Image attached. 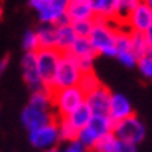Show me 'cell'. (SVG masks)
<instances>
[{"label":"cell","instance_id":"obj_12","mask_svg":"<svg viewBox=\"0 0 152 152\" xmlns=\"http://www.w3.org/2000/svg\"><path fill=\"white\" fill-rule=\"evenodd\" d=\"M110 96H112V92H110L106 86L101 84V86L96 87L95 90L88 92V93L86 95L84 104L87 106V109L90 110V113H92L93 116L107 115Z\"/></svg>","mask_w":152,"mask_h":152},{"label":"cell","instance_id":"obj_18","mask_svg":"<svg viewBox=\"0 0 152 152\" xmlns=\"http://www.w3.org/2000/svg\"><path fill=\"white\" fill-rule=\"evenodd\" d=\"M39 44V50H56V26L40 23L37 30H34Z\"/></svg>","mask_w":152,"mask_h":152},{"label":"cell","instance_id":"obj_20","mask_svg":"<svg viewBox=\"0 0 152 152\" xmlns=\"http://www.w3.org/2000/svg\"><path fill=\"white\" fill-rule=\"evenodd\" d=\"M87 3L90 5L95 17L104 19V20H112L116 0H87Z\"/></svg>","mask_w":152,"mask_h":152},{"label":"cell","instance_id":"obj_30","mask_svg":"<svg viewBox=\"0 0 152 152\" xmlns=\"http://www.w3.org/2000/svg\"><path fill=\"white\" fill-rule=\"evenodd\" d=\"M115 152H138L135 144H129V143H123L118 140V144L115 148Z\"/></svg>","mask_w":152,"mask_h":152},{"label":"cell","instance_id":"obj_14","mask_svg":"<svg viewBox=\"0 0 152 152\" xmlns=\"http://www.w3.org/2000/svg\"><path fill=\"white\" fill-rule=\"evenodd\" d=\"M22 75L23 81L31 88V92L42 88V82H40L39 73H37V64H36V53H25L22 58Z\"/></svg>","mask_w":152,"mask_h":152},{"label":"cell","instance_id":"obj_29","mask_svg":"<svg viewBox=\"0 0 152 152\" xmlns=\"http://www.w3.org/2000/svg\"><path fill=\"white\" fill-rule=\"evenodd\" d=\"M137 67H138L140 73H141L146 79H151V78H152V56H151V54L138 58Z\"/></svg>","mask_w":152,"mask_h":152},{"label":"cell","instance_id":"obj_32","mask_svg":"<svg viewBox=\"0 0 152 152\" xmlns=\"http://www.w3.org/2000/svg\"><path fill=\"white\" fill-rule=\"evenodd\" d=\"M44 152H61L59 148H53V149H48V151H44Z\"/></svg>","mask_w":152,"mask_h":152},{"label":"cell","instance_id":"obj_16","mask_svg":"<svg viewBox=\"0 0 152 152\" xmlns=\"http://www.w3.org/2000/svg\"><path fill=\"white\" fill-rule=\"evenodd\" d=\"M141 0H116L115 5V11H113V17L112 22L118 26H126L129 16L132 14V11L140 5Z\"/></svg>","mask_w":152,"mask_h":152},{"label":"cell","instance_id":"obj_5","mask_svg":"<svg viewBox=\"0 0 152 152\" xmlns=\"http://www.w3.org/2000/svg\"><path fill=\"white\" fill-rule=\"evenodd\" d=\"M81 70L76 59L70 53H61V58L58 62L56 72H54L51 90H59V88H67V87H75L78 86L81 79Z\"/></svg>","mask_w":152,"mask_h":152},{"label":"cell","instance_id":"obj_1","mask_svg":"<svg viewBox=\"0 0 152 152\" xmlns=\"http://www.w3.org/2000/svg\"><path fill=\"white\" fill-rule=\"evenodd\" d=\"M118 25H115L112 20L104 19H93V25L90 34H88V42H90L95 54L101 56H115V40L116 33H118Z\"/></svg>","mask_w":152,"mask_h":152},{"label":"cell","instance_id":"obj_27","mask_svg":"<svg viewBox=\"0 0 152 152\" xmlns=\"http://www.w3.org/2000/svg\"><path fill=\"white\" fill-rule=\"evenodd\" d=\"M22 47H23L25 53H36L39 50V44H37V37H36L34 30L25 31L23 39H22Z\"/></svg>","mask_w":152,"mask_h":152},{"label":"cell","instance_id":"obj_22","mask_svg":"<svg viewBox=\"0 0 152 152\" xmlns=\"http://www.w3.org/2000/svg\"><path fill=\"white\" fill-rule=\"evenodd\" d=\"M28 104H30V106H34V107H39V109L53 110L51 90H48V88H44V87H42V88H39V90L31 92Z\"/></svg>","mask_w":152,"mask_h":152},{"label":"cell","instance_id":"obj_34","mask_svg":"<svg viewBox=\"0 0 152 152\" xmlns=\"http://www.w3.org/2000/svg\"><path fill=\"white\" fill-rule=\"evenodd\" d=\"M141 2H146V3H151L152 5V0H141Z\"/></svg>","mask_w":152,"mask_h":152},{"label":"cell","instance_id":"obj_28","mask_svg":"<svg viewBox=\"0 0 152 152\" xmlns=\"http://www.w3.org/2000/svg\"><path fill=\"white\" fill-rule=\"evenodd\" d=\"M70 25H72V28L78 37H88L92 25H93V20H81V22H73Z\"/></svg>","mask_w":152,"mask_h":152},{"label":"cell","instance_id":"obj_13","mask_svg":"<svg viewBox=\"0 0 152 152\" xmlns=\"http://www.w3.org/2000/svg\"><path fill=\"white\" fill-rule=\"evenodd\" d=\"M132 115H134V107L127 96H124L123 93H112L110 102H109L107 116L113 121V124L124 118H129Z\"/></svg>","mask_w":152,"mask_h":152},{"label":"cell","instance_id":"obj_26","mask_svg":"<svg viewBox=\"0 0 152 152\" xmlns=\"http://www.w3.org/2000/svg\"><path fill=\"white\" fill-rule=\"evenodd\" d=\"M98 86H101V81L98 79V76H96L93 72L90 73H82L81 75V79L78 82V87L81 88L82 92H84V95H87L88 92L95 90Z\"/></svg>","mask_w":152,"mask_h":152},{"label":"cell","instance_id":"obj_31","mask_svg":"<svg viewBox=\"0 0 152 152\" xmlns=\"http://www.w3.org/2000/svg\"><path fill=\"white\" fill-rule=\"evenodd\" d=\"M61 152H88V151H86L78 141L75 140V141H72V143H68L67 148L61 149Z\"/></svg>","mask_w":152,"mask_h":152},{"label":"cell","instance_id":"obj_15","mask_svg":"<svg viewBox=\"0 0 152 152\" xmlns=\"http://www.w3.org/2000/svg\"><path fill=\"white\" fill-rule=\"evenodd\" d=\"M65 17L70 23L81 22V20H93L95 14L87 3V0H68Z\"/></svg>","mask_w":152,"mask_h":152},{"label":"cell","instance_id":"obj_4","mask_svg":"<svg viewBox=\"0 0 152 152\" xmlns=\"http://www.w3.org/2000/svg\"><path fill=\"white\" fill-rule=\"evenodd\" d=\"M113 130V121L109 118L107 115H98L92 116L86 127L78 130L76 135V141H78L86 151H92L96 141L106 134H110Z\"/></svg>","mask_w":152,"mask_h":152},{"label":"cell","instance_id":"obj_19","mask_svg":"<svg viewBox=\"0 0 152 152\" xmlns=\"http://www.w3.org/2000/svg\"><path fill=\"white\" fill-rule=\"evenodd\" d=\"M130 42L138 58L148 56L152 53V33H132L130 31Z\"/></svg>","mask_w":152,"mask_h":152},{"label":"cell","instance_id":"obj_3","mask_svg":"<svg viewBox=\"0 0 152 152\" xmlns=\"http://www.w3.org/2000/svg\"><path fill=\"white\" fill-rule=\"evenodd\" d=\"M86 95L78 86L59 88V90H51V101H53V110L56 112L58 118H65L67 115L75 112L78 107L84 104Z\"/></svg>","mask_w":152,"mask_h":152},{"label":"cell","instance_id":"obj_2","mask_svg":"<svg viewBox=\"0 0 152 152\" xmlns=\"http://www.w3.org/2000/svg\"><path fill=\"white\" fill-rule=\"evenodd\" d=\"M28 3L36 11L40 23H48L54 26L70 23L65 17L68 0H28Z\"/></svg>","mask_w":152,"mask_h":152},{"label":"cell","instance_id":"obj_7","mask_svg":"<svg viewBox=\"0 0 152 152\" xmlns=\"http://www.w3.org/2000/svg\"><path fill=\"white\" fill-rule=\"evenodd\" d=\"M61 58V53L58 50H37L36 51V64H37V73L42 87L51 90L54 72H56L58 62Z\"/></svg>","mask_w":152,"mask_h":152},{"label":"cell","instance_id":"obj_25","mask_svg":"<svg viewBox=\"0 0 152 152\" xmlns=\"http://www.w3.org/2000/svg\"><path fill=\"white\" fill-rule=\"evenodd\" d=\"M116 144H118V140H116V137L110 132V134H106L104 137H101L99 140L96 141L92 152H115Z\"/></svg>","mask_w":152,"mask_h":152},{"label":"cell","instance_id":"obj_11","mask_svg":"<svg viewBox=\"0 0 152 152\" xmlns=\"http://www.w3.org/2000/svg\"><path fill=\"white\" fill-rule=\"evenodd\" d=\"M20 120H22L23 127L28 130L37 129L40 126H45V124H50L56 121V116H54L53 110H45V109H39L26 104V107L22 110V115H20Z\"/></svg>","mask_w":152,"mask_h":152},{"label":"cell","instance_id":"obj_9","mask_svg":"<svg viewBox=\"0 0 152 152\" xmlns=\"http://www.w3.org/2000/svg\"><path fill=\"white\" fill-rule=\"evenodd\" d=\"M115 58L118 59L124 67L132 68L137 65L138 56L135 54L132 42H130V31L127 28L120 26L116 33V40H115Z\"/></svg>","mask_w":152,"mask_h":152},{"label":"cell","instance_id":"obj_24","mask_svg":"<svg viewBox=\"0 0 152 152\" xmlns=\"http://www.w3.org/2000/svg\"><path fill=\"white\" fill-rule=\"evenodd\" d=\"M56 126H58V134H59V141H67L72 143L76 140L78 130L75 127H72L64 118H58L56 120Z\"/></svg>","mask_w":152,"mask_h":152},{"label":"cell","instance_id":"obj_21","mask_svg":"<svg viewBox=\"0 0 152 152\" xmlns=\"http://www.w3.org/2000/svg\"><path fill=\"white\" fill-rule=\"evenodd\" d=\"M92 113H90V110L87 109V106L86 104H82L81 107H78L75 110V112H72L70 115H67L65 116V121L70 124L72 127H75L76 130H81L82 127H86L87 124H88V121L92 120Z\"/></svg>","mask_w":152,"mask_h":152},{"label":"cell","instance_id":"obj_33","mask_svg":"<svg viewBox=\"0 0 152 152\" xmlns=\"http://www.w3.org/2000/svg\"><path fill=\"white\" fill-rule=\"evenodd\" d=\"M2 16H3V6H2V3H0V19H2Z\"/></svg>","mask_w":152,"mask_h":152},{"label":"cell","instance_id":"obj_23","mask_svg":"<svg viewBox=\"0 0 152 152\" xmlns=\"http://www.w3.org/2000/svg\"><path fill=\"white\" fill-rule=\"evenodd\" d=\"M68 53H70L75 59H81V58H95V56H96L87 37H78V39L75 40V44L72 45V48L68 50Z\"/></svg>","mask_w":152,"mask_h":152},{"label":"cell","instance_id":"obj_8","mask_svg":"<svg viewBox=\"0 0 152 152\" xmlns=\"http://www.w3.org/2000/svg\"><path fill=\"white\" fill-rule=\"evenodd\" d=\"M28 138H30V143L33 144V146L36 149H40V151H48V149L58 148L59 134H58L56 121L30 130Z\"/></svg>","mask_w":152,"mask_h":152},{"label":"cell","instance_id":"obj_10","mask_svg":"<svg viewBox=\"0 0 152 152\" xmlns=\"http://www.w3.org/2000/svg\"><path fill=\"white\" fill-rule=\"evenodd\" d=\"M127 30L132 33H152V5L140 2L127 19Z\"/></svg>","mask_w":152,"mask_h":152},{"label":"cell","instance_id":"obj_6","mask_svg":"<svg viewBox=\"0 0 152 152\" xmlns=\"http://www.w3.org/2000/svg\"><path fill=\"white\" fill-rule=\"evenodd\" d=\"M112 134L116 137V140H120L123 143L129 144H140L144 137H146V126L143 124V121L134 113L129 118H124L118 123L113 124Z\"/></svg>","mask_w":152,"mask_h":152},{"label":"cell","instance_id":"obj_35","mask_svg":"<svg viewBox=\"0 0 152 152\" xmlns=\"http://www.w3.org/2000/svg\"><path fill=\"white\" fill-rule=\"evenodd\" d=\"M2 73H3V72H2V70H0V75H2Z\"/></svg>","mask_w":152,"mask_h":152},{"label":"cell","instance_id":"obj_17","mask_svg":"<svg viewBox=\"0 0 152 152\" xmlns=\"http://www.w3.org/2000/svg\"><path fill=\"white\" fill-rule=\"evenodd\" d=\"M78 36L75 34L70 23H62L56 26V50L59 53H68Z\"/></svg>","mask_w":152,"mask_h":152}]
</instances>
